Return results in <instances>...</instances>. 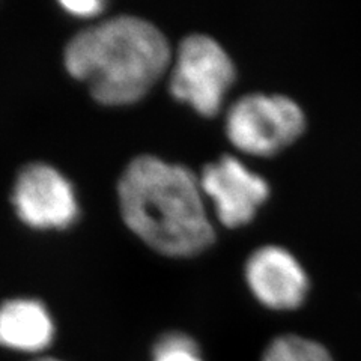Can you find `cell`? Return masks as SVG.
I'll use <instances>...</instances> for the list:
<instances>
[{"label": "cell", "mask_w": 361, "mask_h": 361, "mask_svg": "<svg viewBox=\"0 0 361 361\" xmlns=\"http://www.w3.org/2000/svg\"><path fill=\"white\" fill-rule=\"evenodd\" d=\"M164 33L139 17L121 16L78 32L65 49V65L103 104H130L149 92L172 65Z\"/></svg>", "instance_id": "2"}, {"label": "cell", "mask_w": 361, "mask_h": 361, "mask_svg": "<svg viewBox=\"0 0 361 361\" xmlns=\"http://www.w3.org/2000/svg\"><path fill=\"white\" fill-rule=\"evenodd\" d=\"M61 5L70 14L83 18L99 14L104 8V2H101V0H63Z\"/></svg>", "instance_id": "11"}, {"label": "cell", "mask_w": 361, "mask_h": 361, "mask_svg": "<svg viewBox=\"0 0 361 361\" xmlns=\"http://www.w3.org/2000/svg\"><path fill=\"white\" fill-rule=\"evenodd\" d=\"M262 361H333V358L321 343L301 336L286 334L268 345Z\"/></svg>", "instance_id": "9"}, {"label": "cell", "mask_w": 361, "mask_h": 361, "mask_svg": "<svg viewBox=\"0 0 361 361\" xmlns=\"http://www.w3.org/2000/svg\"><path fill=\"white\" fill-rule=\"evenodd\" d=\"M152 361H203L193 337L184 333H167L154 346Z\"/></svg>", "instance_id": "10"}, {"label": "cell", "mask_w": 361, "mask_h": 361, "mask_svg": "<svg viewBox=\"0 0 361 361\" xmlns=\"http://www.w3.org/2000/svg\"><path fill=\"white\" fill-rule=\"evenodd\" d=\"M13 202L18 217L37 229L68 228L78 216L71 183L44 163L23 169L14 187Z\"/></svg>", "instance_id": "6"}, {"label": "cell", "mask_w": 361, "mask_h": 361, "mask_svg": "<svg viewBox=\"0 0 361 361\" xmlns=\"http://www.w3.org/2000/svg\"><path fill=\"white\" fill-rule=\"evenodd\" d=\"M236 80V66L223 45L205 33L179 44L172 59L171 92L202 116H216Z\"/></svg>", "instance_id": "4"}, {"label": "cell", "mask_w": 361, "mask_h": 361, "mask_svg": "<svg viewBox=\"0 0 361 361\" xmlns=\"http://www.w3.org/2000/svg\"><path fill=\"white\" fill-rule=\"evenodd\" d=\"M54 338V322L42 302L30 298L8 300L0 306V346L38 354Z\"/></svg>", "instance_id": "8"}, {"label": "cell", "mask_w": 361, "mask_h": 361, "mask_svg": "<svg viewBox=\"0 0 361 361\" xmlns=\"http://www.w3.org/2000/svg\"><path fill=\"white\" fill-rule=\"evenodd\" d=\"M32 361H62V360L51 358V357H44V358H37V360H32Z\"/></svg>", "instance_id": "12"}, {"label": "cell", "mask_w": 361, "mask_h": 361, "mask_svg": "<svg viewBox=\"0 0 361 361\" xmlns=\"http://www.w3.org/2000/svg\"><path fill=\"white\" fill-rule=\"evenodd\" d=\"M306 123V113L290 97L250 92L226 109L224 133L236 151L267 158L295 143Z\"/></svg>", "instance_id": "3"}, {"label": "cell", "mask_w": 361, "mask_h": 361, "mask_svg": "<svg viewBox=\"0 0 361 361\" xmlns=\"http://www.w3.org/2000/svg\"><path fill=\"white\" fill-rule=\"evenodd\" d=\"M118 191L123 220L154 250L191 257L216 241L199 175L188 167L140 155L123 171Z\"/></svg>", "instance_id": "1"}, {"label": "cell", "mask_w": 361, "mask_h": 361, "mask_svg": "<svg viewBox=\"0 0 361 361\" xmlns=\"http://www.w3.org/2000/svg\"><path fill=\"white\" fill-rule=\"evenodd\" d=\"M199 183L219 221L231 229L255 220L271 193L262 175L231 154L203 166Z\"/></svg>", "instance_id": "5"}, {"label": "cell", "mask_w": 361, "mask_h": 361, "mask_svg": "<svg viewBox=\"0 0 361 361\" xmlns=\"http://www.w3.org/2000/svg\"><path fill=\"white\" fill-rule=\"evenodd\" d=\"M245 283L264 307L286 312L306 301L310 281L306 269L288 248L267 244L247 257Z\"/></svg>", "instance_id": "7"}]
</instances>
